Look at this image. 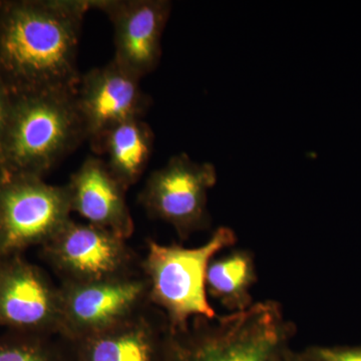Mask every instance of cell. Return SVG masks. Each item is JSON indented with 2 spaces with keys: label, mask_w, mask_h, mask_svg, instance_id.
<instances>
[{
  "label": "cell",
  "mask_w": 361,
  "mask_h": 361,
  "mask_svg": "<svg viewBox=\"0 0 361 361\" xmlns=\"http://www.w3.org/2000/svg\"><path fill=\"white\" fill-rule=\"evenodd\" d=\"M92 0L0 1V73L13 96L75 92L78 47Z\"/></svg>",
  "instance_id": "cell-1"
},
{
  "label": "cell",
  "mask_w": 361,
  "mask_h": 361,
  "mask_svg": "<svg viewBox=\"0 0 361 361\" xmlns=\"http://www.w3.org/2000/svg\"><path fill=\"white\" fill-rule=\"evenodd\" d=\"M75 92L13 94L0 144L2 175L44 178L87 141Z\"/></svg>",
  "instance_id": "cell-2"
},
{
  "label": "cell",
  "mask_w": 361,
  "mask_h": 361,
  "mask_svg": "<svg viewBox=\"0 0 361 361\" xmlns=\"http://www.w3.org/2000/svg\"><path fill=\"white\" fill-rule=\"evenodd\" d=\"M295 326L276 301L214 318H194L172 331L167 361H275L289 348Z\"/></svg>",
  "instance_id": "cell-3"
},
{
  "label": "cell",
  "mask_w": 361,
  "mask_h": 361,
  "mask_svg": "<svg viewBox=\"0 0 361 361\" xmlns=\"http://www.w3.org/2000/svg\"><path fill=\"white\" fill-rule=\"evenodd\" d=\"M236 242V233L226 226L196 248L148 240L141 269L148 281L149 302L164 313L172 331L186 329L194 318L217 316L208 300L207 270L216 254Z\"/></svg>",
  "instance_id": "cell-4"
},
{
  "label": "cell",
  "mask_w": 361,
  "mask_h": 361,
  "mask_svg": "<svg viewBox=\"0 0 361 361\" xmlns=\"http://www.w3.org/2000/svg\"><path fill=\"white\" fill-rule=\"evenodd\" d=\"M65 186L35 176H0V252L4 258L44 245L71 220Z\"/></svg>",
  "instance_id": "cell-5"
},
{
  "label": "cell",
  "mask_w": 361,
  "mask_h": 361,
  "mask_svg": "<svg viewBox=\"0 0 361 361\" xmlns=\"http://www.w3.org/2000/svg\"><path fill=\"white\" fill-rule=\"evenodd\" d=\"M126 241L97 226L71 219L42 245V255L61 283L116 279L140 273Z\"/></svg>",
  "instance_id": "cell-6"
},
{
  "label": "cell",
  "mask_w": 361,
  "mask_h": 361,
  "mask_svg": "<svg viewBox=\"0 0 361 361\" xmlns=\"http://www.w3.org/2000/svg\"><path fill=\"white\" fill-rule=\"evenodd\" d=\"M216 182L212 164L197 163L182 153L149 175L139 200L149 217L172 226L184 241L210 226L207 201Z\"/></svg>",
  "instance_id": "cell-7"
},
{
  "label": "cell",
  "mask_w": 361,
  "mask_h": 361,
  "mask_svg": "<svg viewBox=\"0 0 361 361\" xmlns=\"http://www.w3.org/2000/svg\"><path fill=\"white\" fill-rule=\"evenodd\" d=\"M59 296V336L68 341L113 329L151 304L142 272L103 281L61 283Z\"/></svg>",
  "instance_id": "cell-8"
},
{
  "label": "cell",
  "mask_w": 361,
  "mask_h": 361,
  "mask_svg": "<svg viewBox=\"0 0 361 361\" xmlns=\"http://www.w3.org/2000/svg\"><path fill=\"white\" fill-rule=\"evenodd\" d=\"M0 326L8 331L59 334V286L20 254L0 262Z\"/></svg>",
  "instance_id": "cell-9"
},
{
  "label": "cell",
  "mask_w": 361,
  "mask_h": 361,
  "mask_svg": "<svg viewBox=\"0 0 361 361\" xmlns=\"http://www.w3.org/2000/svg\"><path fill=\"white\" fill-rule=\"evenodd\" d=\"M114 27V59L141 80L160 63L161 37L170 18L167 0H92Z\"/></svg>",
  "instance_id": "cell-10"
},
{
  "label": "cell",
  "mask_w": 361,
  "mask_h": 361,
  "mask_svg": "<svg viewBox=\"0 0 361 361\" xmlns=\"http://www.w3.org/2000/svg\"><path fill=\"white\" fill-rule=\"evenodd\" d=\"M140 80L114 59L82 75L75 103L92 148L116 123L142 118L148 111L151 99Z\"/></svg>",
  "instance_id": "cell-11"
},
{
  "label": "cell",
  "mask_w": 361,
  "mask_h": 361,
  "mask_svg": "<svg viewBox=\"0 0 361 361\" xmlns=\"http://www.w3.org/2000/svg\"><path fill=\"white\" fill-rule=\"evenodd\" d=\"M172 329L153 304L113 329L68 341L71 361H167Z\"/></svg>",
  "instance_id": "cell-12"
},
{
  "label": "cell",
  "mask_w": 361,
  "mask_h": 361,
  "mask_svg": "<svg viewBox=\"0 0 361 361\" xmlns=\"http://www.w3.org/2000/svg\"><path fill=\"white\" fill-rule=\"evenodd\" d=\"M71 213H78L97 226L128 240L135 225L123 186L99 157H89L71 176L66 185Z\"/></svg>",
  "instance_id": "cell-13"
},
{
  "label": "cell",
  "mask_w": 361,
  "mask_h": 361,
  "mask_svg": "<svg viewBox=\"0 0 361 361\" xmlns=\"http://www.w3.org/2000/svg\"><path fill=\"white\" fill-rule=\"evenodd\" d=\"M154 133L142 118L125 121L106 130L92 147L97 155H106L114 176L129 190L147 167L154 148Z\"/></svg>",
  "instance_id": "cell-14"
},
{
  "label": "cell",
  "mask_w": 361,
  "mask_h": 361,
  "mask_svg": "<svg viewBox=\"0 0 361 361\" xmlns=\"http://www.w3.org/2000/svg\"><path fill=\"white\" fill-rule=\"evenodd\" d=\"M256 281L253 254L236 249L211 261L206 275L207 293L231 312L243 311L254 304L251 289Z\"/></svg>",
  "instance_id": "cell-15"
},
{
  "label": "cell",
  "mask_w": 361,
  "mask_h": 361,
  "mask_svg": "<svg viewBox=\"0 0 361 361\" xmlns=\"http://www.w3.org/2000/svg\"><path fill=\"white\" fill-rule=\"evenodd\" d=\"M0 361H71L61 336L7 331L0 336Z\"/></svg>",
  "instance_id": "cell-16"
},
{
  "label": "cell",
  "mask_w": 361,
  "mask_h": 361,
  "mask_svg": "<svg viewBox=\"0 0 361 361\" xmlns=\"http://www.w3.org/2000/svg\"><path fill=\"white\" fill-rule=\"evenodd\" d=\"M308 350L320 361H361V345L312 346Z\"/></svg>",
  "instance_id": "cell-17"
},
{
  "label": "cell",
  "mask_w": 361,
  "mask_h": 361,
  "mask_svg": "<svg viewBox=\"0 0 361 361\" xmlns=\"http://www.w3.org/2000/svg\"><path fill=\"white\" fill-rule=\"evenodd\" d=\"M13 97V94L7 87L4 78L0 73V144H1L2 135H4L9 113H11Z\"/></svg>",
  "instance_id": "cell-18"
},
{
  "label": "cell",
  "mask_w": 361,
  "mask_h": 361,
  "mask_svg": "<svg viewBox=\"0 0 361 361\" xmlns=\"http://www.w3.org/2000/svg\"><path fill=\"white\" fill-rule=\"evenodd\" d=\"M282 361H320L318 358H316L310 350L305 349V350L301 351V353H295L292 351L290 348L287 349L283 355Z\"/></svg>",
  "instance_id": "cell-19"
},
{
  "label": "cell",
  "mask_w": 361,
  "mask_h": 361,
  "mask_svg": "<svg viewBox=\"0 0 361 361\" xmlns=\"http://www.w3.org/2000/svg\"><path fill=\"white\" fill-rule=\"evenodd\" d=\"M287 349H288V348H287ZM287 349H286V350H287ZM286 350H284V351H283V353H281V355H280L279 356H278L277 360H275V361H282V358H283L284 353H285V351H286Z\"/></svg>",
  "instance_id": "cell-20"
},
{
  "label": "cell",
  "mask_w": 361,
  "mask_h": 361,
  "mask_svg": "<svg viewBox=\"0 0 361 361\" xmlns=\"http://www.w3.org/2000/svg\"><path fill=\"white\" fill-rule=\"evenodd\" d=\"M2 259H4V256H2L1 252H0V262H1Z\"/></svg>",
  "instance_id": "cell-21"
},
{
  "label": "cell",
  "mask_w": 361,
  "mask_h": 361,
  "mask_svg": "<svg viewBox=\"0 0 361 361\" xmlns=\"http://www.w3.org/2000/svg\"><path fill=\"white\" fill-rule=\"evenodd\" d=\"M1 175H2V173H1V171H0V176H1Z\"/></svg>",
  "instance_id": "cell-22"
}]
</instances>
